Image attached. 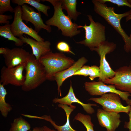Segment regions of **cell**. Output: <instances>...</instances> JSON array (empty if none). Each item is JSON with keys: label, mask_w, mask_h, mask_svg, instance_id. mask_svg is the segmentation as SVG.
Instances as JSON below:
<instances>
[{"label": "cell", "mask_w": 131, "mask_h": 131, "mask_svg": "<svg viewBox=\"0 0 131 131\" xmlns=\"http://www.w3.org/2000/svg\"><path fill=\"white\" fill-rule=\"evenodd\" d=\"M92 1L96 12L103 17L121 36L124 42L125 51L128 53L131 52V38L122 28L120 24L121 19L129 15V11L122 14H117L115 12L114 7H108L98 0H92Z\"/></svg>", "instance_id": "6da1fadb"}, {"label": "cell", "mask_w": 131, "mask_h": 131, "mask_svg": "<svg viewBox=\"0 0 131 131\" xmlns=\"http://www.w3.org/2000/svg\"><path fill=\"white\" fill-rule=\"evenodd\" d=\"M42 1H48L53 6L54 12L52 17L45 22L46 24L49 26L57 27L58 30H60L63 36L72 38L81 32L78 30V25L73 23L71 19L66 15L63 11L61 0H45Z\"/></svg>", "instance_id": "7a4b0ae2"}, {"label": "cell", "mask_w": 131, "mask_h": 131, "mask_svg": "<svg viewBox=\"0 0 131 131\" xmlns=\"http://www.w3.org/2000/svg\"><path fill=\"white\" fill-rule=\"evenodd\" d=\"M25 80L22 90L28 92L34 89L46 80V72L44 67L31 53L25 63Z\"/></svg>", "instance_id": "3957f363"}, {"label": "cell", "mask_w": 131, "mask_h": 131, "mask_svg": "<svg viewBox=\"0 0 131 131\" xmlns=\"http://www.w3.org/2000/svg\"><path fill=\"white\" fill-rule=\"evenodd\" d=\"M39 61L44 67L47 80L54 81L56 73L67 69L75 62L72 58L62 52L53 53L52 51L41 56Z\"/></svg>", "instance_id": "277c9868"}, {"label": "cell", "mask_w": 131, "mask_h": 131, "mask_svg": "<svg viewBox=\"0 0 131 131\" xmlns=\"http://www.w3.org/2000/svg\"><path fill=\"white\" fill-rule=\"evenodd\" d=\"M90 21L89 25L85 24L84 25H78V28H83L85 32V39L75 42L83 44L90 49L98 47L101 43L106 41L105 27L100 23L95 22L92 16L87 15Z\"/></svg>", "instance_id": "5b68a950"}, {"label": "cell", "mask_w": 131, "mask_h": 131, "mask_svg": "<svg viewBox=\"0 0 131 131\" xmlns=\"http://www.w3.org/2000/svg\"><path fill=\"white\" fill-rule=\"evenodd\" d=\"M116 47L115 44L107 41L102 42L97 47L90 48V50L96 52L100 57V75L98 80V81L104 82L106 80L114 76L115 71L111 68L106 60V55L113 52Z\"/></svg>", "instance_id": "8992f818"}, {"label": "cell", "mask_w": 131, "mask_h": 131, "mask_svg": "<svg viewBox=\"0 0 131 131\" xmlns=\"http://www.w3.org/2000/svg\"><path fill=\"white\" fill-rule=\"evenodd\" d=\"M118 94L111 92L104 94L100 97L90 98L88 100L99 104L102 106L103 109L107 112L128 113L131 109V106H124Z\"/></svg>", "instance_id": "52a82bcc"}, {"label": "cell", "mask_w": 131, "mask_h": 131, "mask_svg": "<svg viewBox=\"0 0 131 131\" xmlns=\"http://www.w3.org/2000/svg\"><path fill=\"white\" fill-rule=\"evenodd\" d=\"M14 16L13 22L11 25V30L14 35L19 37L23 34H26L40 42L44 41V39L38 34L31 27L27 26L22 19L21 7L17 5L14 8Z\"/></svg>", "instance_id": "ba28073f"}, {"label": "cell", "mask_w": 131, "mask_h": 131, "mask_svg": "<svg viewBox=\"0 0 131 131\" xmlns=\"http://www.w3.org/2000/svg\"><path fill=\"white\" fill-rule=\"evenodd\" d=\"M84 86L85 90L92 96H102L107 93H114L119 95L120 98L126 102L129 99V97L131 96L129 92L117 90L115 85H106L101 81L86 82Z\"/></svg>", "instance_id": "9c48e42d"}, {"label": "cell", "mask_w": 131, "mask_h": 131, "mask_svg": "<svg viewBox=\"0 0 131 131\" xmlns=\"http://www.w3.org/2000/svg\"><path fill=\"white\" fill-rule=\"evenodd\" d=\"M25 64H22L12 68L3 66L1 70L0 83L4 86L8 84L22 86L25 80V76L23 74Z\"/></svg>", "instance_id": "30bf717a"}, {"label": "cell", "mask_w": 131, "mask_h": 131, "mask_svg": "<svg viewBox=\"0 0 131 131\" xmlns=\"http://www.w3.org/2000/svg\"><path fill=\"white\" fill-rule=\"evenodd\" d=\"M113 78L106 80L104 82L115 85L117 90L131 93V65L124 66L115 71Z\"/></svg>", "instance_id": "8fae6325"}, {"label": "cell", "mask_w": 131, "mask_h": 131, "mask_svg": "<svg viewBox=\"0 0 131 131\" xmlns=\"http://www.w3.org/2000/svg\"><path fill=\"white\" fill-rule=\"evenodd\" d=\"M21 10L22 20L25 21L26 23H31L34 27V30L38 33L42 29L48 33L51 32V26L44 23L41 13L35 12L33 8L25 4L22 6Z\"/></svg>", "instance_id": "7c38bea8"}, {"label": "cell", "mask_w": 131, "mask_h": 131, "mask_svg": "<svg viewBox=\"0 0 131 131\" xmlns=\"http://www.w3.org/2000/svg\"><path fill=\"white\" fill-rule=\"evenodd\" d=\"M6 48L7 52L3 55L6 66L9 68L25 63L31 54L22 48L15 47L11 49Z\"/></svg>", "instance_id": "4fadbf2b"}, {"label": "cell", "mask_w": 131, "mask_h": 131, "mask_svg": "<svg viewBox=\"0 0 131 131\" xmlns=\"http://www.w3.org/2000/svg\"><path fill=\"white\" fill-rule=\"evenodd\" d=\"M96 115L99 124L105 128L106 131H115L121 122L120 115L118 113L108 112L98 108Z\"/></svg>", "instance_id": "5bb4252c"}, {"label": "cell", "mask_w": 131, "mask_h": 131, "mask_svg": "<svg viewBox=\"0 0 131 131\" xmlns=\"http://www.w3.org/2000/svg\"><path fill=\"white\" fill-rule=\"evenodd\" d=\"M54 103H58L60 104L69 106L75 109L76 107L72 105V103H75L81 105L83 109L87 113L92 114L95 112V110L92 106H97L96 104L88 103L85 104L79 100L76 97L72 86L71 82L70 81V86L67 94L65 96L61 98H55L52 100Z\"/></svg>", "instance_id": "9a60e30c"}, {"label": "cell", "mask_w": 131, "mask_h": 131, "mask_svg": "<svg viewBox=\"0 0 131 131\" xmlns=\"http://www.w3.org/2000/svg\"><path fill=\"white\" fill-rule=\"evenodd\" d=\"M88 60L85 57H82L75 62L69 67L55 74L54 77V80L57 82L58 94H59L61 96L60 89L63 82L66 79L73 75Z\"/></svg>", "instance_id": "2e32d148"}, {"label": "cell", "mask_w": 131, "mask_h": 131, "mask_svg": "<svg viewBox=\"0 0 131 131\" xmlns=\"http://www.w3.org/2000/svg\"><path fill=\"white\" fill-rule=\"evenodd\" d=\"M19 38L24 43H26L31 46L32 50V54L37 60H38L41 56L51 51V44L49 41H38L23 35Z\"/></svg>", "instance_id": "e0dca14e"}, {"label": "cell", "mask_w": 131, "mask_h": 131, "mask_svg": "<svg viewBox=\"0 0 131 131\" xmlns=\"http://www.w3.org/2000/svg\"><path fill=\"white\" fill-rule=\"evenodd\" d=\"M58 106L63 109L66 114V122L64 125L62 126L57 125L53 120L50 115H45L41 117L36 116L35 118L43 119L49 122L57 131H78L73 129L70 124V115L74 109L67 105L60 104H58Z\"/></svg>", "instance_id": "ac0fdd59"}, {"label": "cell", "mask_w": 131, "mask_h": 131, "mask_svg": "<svg viewBox=\"0 0 131 131\" xmlns=\"http://www.w3.org/2000/svg\"><path fill=\"white\" fill-rule=\"evenodd\" d=\"M62 9L67 12L68 16L71 19L76 20L79 15L81 14L76 9L77 1L76 0H61Z\"/></svg>", "instance_id": "d6986e66"}, {"label": "cell", "mask_w": 131, "mask_h": 131, "mask_svg": "<svg viewBox=\"0 0 131 131\" xmlns=\"http://www.w3.org/2000/svg\"><path fill=\"white\" fill-rule=\"evenodd\" d=\"M11 1L13 3L17 4L18 5L20 6L25 4H29L35 8L38 12H42L47 16H49L47 12L48 10L50 9V7L40 3L39 2L40 0H12Z\"/></svg>", "instance_id": "ffe728a7"}, {"label": "cell", "mask_w": 131, "mask_h": 131, "mask_svg": "<svg viewBox=\"0 0 131 131\" xmlns=\"http://www.w3.org/2000/svg\"><path fill=\"white\" fill-rule=\"evenodd\" d=\"M4 86L0 83V111L2 116L6 118L12 108L9 103L6 102L5 98L7 92Z\"/></svg>", "instance_id": "44dd1931"}, {"label": "cell", "mask_w": 131, "mask_h": 131, "mask_svg": "<svg viewBox=\"0 0 131 131\" xmlns=\"http://www.w3.org/2000/svg\"><path fill=\"white\" fill-rule=\"evenodd\" d=\"M0 35L7 39L8 40L14 41L16 46H22L24 43L20 39L17 38L13 34L11 30L10 24H6L0 26Z\"/></svg>", "instance_id": "7402d4cb"}, {"label": "cell", "mask_w": 131, "mask_h": 131, "mask_svg": "<svg viewBox=\"0 0 131 131\" xmlns=\"http://www.w3.org/2000/svg\"><path fill=\"white\" fill-rule=\"evenodd\" d=\"M11 125L9 131H27L31 128L29 123L21 116L14 119Z\"/></svg>", "instance_id": "603a6c76"}, {"label": "cell", "mask_w": 131, "mask_h": 131, "mask_svg": "<svg viewBox=\"0 0 131 131\" xmlns=\"http://www.w3.org/2000/svg\"><path fill=\"white\" fill-rule=\"evenodd\" d=\"M74 120H77L81 122L86 128L87 131H94V125L91 122V118L90 115L79 113L75 116Z\"/></svg>", "instance_id": "cb8c5ba5"}, {"label": "cell", "mask_w": 131, "mask_h": 131, "mask_svg": "<svg viewBox=\"0 0 131 131\" xmlns=\"http://www.w3.org/2000/svg\"><path fill=\"white\" fill-rule=\"evenodd\" d=\"M10 0H0V14H3L6 12L14 13V8L11 6Z\"/></svg>", "instance_id": "d4e9b609"}, {"label": "cell", "mask_w": 131, "mask_h": 131, "mask_svg": "<svg viewBox=\"0 0 131 131\" xmlns=\"http://www.w3.org/2000/svg\"><path fill=\"white\" fill-rule=\"evenodd\" d=\"M56 48L57 50L61 52L70 53L75 55L71 50L69 45L66 42L62 41L59 42L57 44Z\"/></svg>", "instance_id": "484cf974"}, {"label": "cell", "mask_w": 131, "mask_h": 131, "mask_svg": "<svg viewBox=\"0 0 131 131\" xmlns=\"http://www.w3.org/2000/svg\"><path fill=\"white\" fill-rule=\"evenodd\" d=\"M100 70L99 67L96 65L89 67V78L91 81L93 80L96 78L99 77Z\"/></svg>", "instance_id": "4316f807"}, {"label": "cell", "mask_w": 131, "mask_h": 131, "mask_svg": "<svg viewBox=\"0 0 131 131\" xmlns=\"http://www.w3.org/2000/svg\"><path fill=\"white\" fill-rule=\"evenodd\" d=\"M101 3L109 2L116 4L118 7L126 6L131 8V4L126 0H98Z\"/></svg>", "instance_id": "83f0119b"}, {"label": "cell", "mask_w": 131, "mask_h": 131, "mask_svg": "<svg viewBox=\"0 0 131 131\" xmlns=\"http://www.w3.org/2000/svg\"><path fill=\"white\" fill-rule=\"evenodd\" d=\"M90 66H84L77 71L73 75H82L85 76H89V69Z\"/></svg>", "instance_id": "f1b7e54d"}, {"label": "cell", "mask_w": 131, "mask_h": 131, "mask_svg": "<svg viewBox=\"0 0 131 131\" xmlns=\"http://www.w3.org/2000/svg\"><path fill=\"white\" fill-rule=\"evenodd\" d=\"M13 17L11 15H6L0 14V23L9 24V22L8 20L12 19Z\"/></svg>", "instance_id": "f546056e"}, {"label": "cell", "mask_w": 131, "mask_h": 131, "mask_svg": "<svg viewBox=\"0 0 131 131\" xmlns=\"http://www.w3.org/2000/svg\"><path fill=\"white\" fill-rule=\"evenodd\" d=\"M129 116V121L125 122L124 126L125 128L128 129L129 130H131V109L128 114Z\"/></svg>", "instance_id": "4dcf8cb0"}, {"label": "cell", "mask_w": 131, "mask_h": 131, "mask_svg": "<svg viewBox=\"0 0 131 131\" xmlns=\"http://www.w3.org/2000/svg\"><path fill=\"white\" fill-rule=\"evenodd\" d=\"M7 52L6 47L4 48L1 47L0 48V54L3 55L5 54Z\"/></svg>", "instance_id": "1f68e13d"}, {"label": "cell", "mask_w": 131, "mask_h": 131, "mask_svg": "<svg viewBox=\"0 0 131 131\" xmlns=\"http://www.w3.org/2000/svg\"><path fill=\"white\" fill-rule=\"evenodd\" d=\"M43 131H57L54 129H51L46 126H43Z\"/></svg>", "instance_id": "d6a6232c"}, {"label": "cell", "mask_w": 131, "mask_h": 131, "mask_svg": "<svg viewBox=\"0 0 131 131\" xmlns=\"http://www.w3.org/2000/svg\"><path fill=\"white\" fill-rule=\"evenodd\" d=\"M30 131H43V128L42 127H36L34 128L33 130Z\"/></svg>", "instance_id": "836d02e7"}, {"label": "cell", "mask_w": 131, "mask_h": 131, "mask_svg": "<svg viewBox=\"0 0 131 131\" xmlns=\"http://www.w3.org/2000/svg\"><path fill=\"white\" fill-rule=\"evenodd\" d=\"M129 14L126 17V21L127 22L130 20L131 19V10L129 11ZM130 37L131 38V34L130 35Z\"/></svg>", "instance_id": "e575fe53"}, {"label": "cell", "mask_w": 131, "mask_h": 131, "mask_svg": "<svg viewBox=\"0 0 131 131\" xmlns=\"http://www.w3.org/2000/svg\"><path fill=\"white\" fill-rule=\"evenodd\" d=\"M126 103L128 106H131V99H129L126 102Z\"/></svg>", "instance_id": "d590c367"}, {"label": "cell", "mask_w": 131, "mask_h": 131, "mask_svg": "<svg viewBox=\"0 0 131 131\" xmlns=\"http://www.w3.org/2000/svg\"><path fill=\"white\" fill-rule=\"evenodd\" d=\"M128 2L131 4V0H128Z\"/></svg>", "instance_id": "8d00e7d4"}, {"label": "cell", "mask_w": 131, "mask_h": 131, "mask_svg": "<svg viewBox=\"0 0 131 131\" xmlns=\"http://www.w3.org/2000/svg\"><path fill=\"white\" fill-rule=\"evenodd\" d=\"M129 131H131V130H129Z\"/></svg>", "instance_id": "74e56055"}]
</instances>
